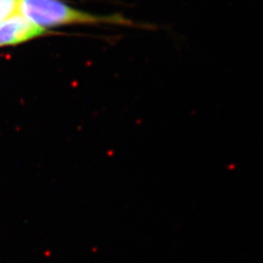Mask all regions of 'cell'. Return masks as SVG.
<instances>
[{
  "mask_svg": "<svg viewBox=\"0 0 263 263\" xmlns=\"http://www.w3.org/2000/svg\"><path fill=\"white\" fill-rule=\"evenodd\" d=\"M19 13L46 30L64 26H133L131 21L120 15H95L76 9L62 0H20Z\"/></svg>",
  "mask_w": 263,
  "mask_h": 263,
  "instance_id": "1",
  "label": "cell"
},
{
  "mask_svg": "<svg viewBox=\"0 0 263 263\" xmlns=\"http://www.w3.org/2000/svg\"><path fill=\"white\" fill-rule=\"evenodd\" d=\"M50 33L17 13L0 23V48L21 45Z\"/></svg>",
  "mask_w": 263,
  "mask_h": 263,
  "instance_id": "2",
  "label": "cell"
},
{
  "mask_svg": "<svg viewBox=\"0 0 263 263\" xmlns=\"http://www.w3.org/2000/svg\"><path fill=\"white\" fill-rule=\"evenodd\" d=\"M20 0H0V23L19 13Z\"/></svg>",
  "mask_w": 263,
  "mask_h": 263,
  "instance_id": "3",
  "label": "cell"
}]
</instances>
